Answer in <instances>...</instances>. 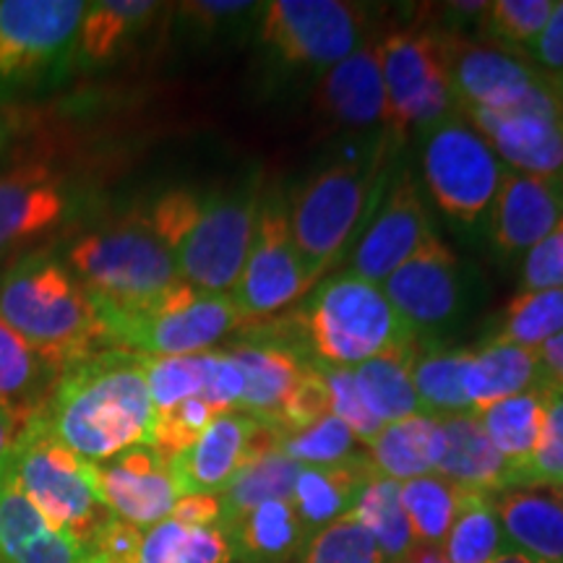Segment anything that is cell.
<instances>
[{
	"label": "cell",
	"instance_id": "obj_29",
	"mask_svg": "<svg viewBox=\"0 0 563 563\" xmlns=\"http://www.w3.org/2000/svg\"><path fill=\"white\" fill-rule=\"evenodd\" d=\"M162 9L152 0H95L87 3L76 34L70 68H100L125 53Z\"/></svg>",
	"mask_w": 563,
	"mask_h": 563
},
{
	"label": "cell",
	"instance_id": "obj_49",
	"mask_svg": "<svg viewBox=\"0 0 563 563\" xmlns=\"http://www.w3.org/2000/svg\"><path fill=\"white\" fill-rule=\"evenodd\" d=\"M321 365V363H319ZM323 376L329 384V399H332V415H336L344 426L355 433L361 443H368L373 435L382 431L378 422L363 405L361 391L355 386V371L352 368H332V365H321Z\"/></svg>",
	"mask_w": 563,
	"mask_h": 563
},
{
	"label": "cell",
	"instance_id": "obj_55",
	"mask_svg": "<svg viewBox=\"0 0 563 563\" xmlns=\"http://www.w3.org/2000/svg\"><path fill=\"white\" fill-rule=\"evenodd\" d=\"M170 519L194 527L222 525V501L220 496H209V493H191V496H180L173 506Z\"/></svg>",
	"mask_w": 563,
	"mask_h": 563
},
{
	"label": "cell",
	"instance_id": "obj_20",
	"mask_svg": "<svg viewBox=\"0 0 563 563\" xmlns=\"http://www.w3.org/2000/svg\"><path fill=\"white\" fill-rule=\"evenodd\" d=\"M74 214L68 183L47 165H21L0 175V258L42 241Z\"/></svg>",
	"mask_w": 563,
	"mask_h": 563
},
{
	"label": "cell",
	"instance_id": "obj_35",
	"mask_svg": "<svg viewBox=\"0 0 563 563\" xmlns=\"http://www.w3.org/2000/svg\"><path fill=\"white\" fill-rule=\"evenodd\" d=\"M298 473L300 464L290 460L282 449L256 456L220 493L222 525L235 522L264 501H290Z\"/></svg>",
	"mask_w": 563,
	"mask_h": 563
},
{
	"label": "cell",
	"instance_id": "obj_1",
	"mask_svg": "<svg viewBox=\"0 0 563 563\" xmlns=\"http://www.w3.org/2000/svg\"><path fill=\"white\" fill-rule=\"evenodd\" d=\"M37 412L55 439L87 462L152 446L157 418L141 355L125 350H104L70 365Z\"/></svg>",
	"mask_w": 563,
	"mask_h": 563
},
{
	"label": "cell",
	"instance_id": "obj_16",
	"mask_svg": "<svg viewBox=\"0 0 563 563\" xmlns=\"http://www.w3.org/2000/svg\"><path fill=\"white\" fill-rule=\"evenodd\" d=\"M382 290L410 332L422 340L449 327L462 308L460 258L433 232L407 262L384 279Z\"/></svg>",
	"mask_w": 563,
	"mask_h": 563
},
{
	"label": "cell",
	"instance_id": "obj_45",
	"mask_svg": "<svg viewBox=\"0 0 563 563\" xmlns=\"http://www.w3.org/2000/svg\"><path fill=\"white\" fill-rule=\"evenodd\" d=\"M543 397V431L538 449L522 473V485H543L561 488L563 485V384L545 382L540 386Z\"/></svg>",
	"mask_w": 563,
	"mask_h": 563
},
{
	"label": "cell",
	"instance_id": "obj_25",
	"mask_svg": "<svg viewBox=\"0 0 563 563\" xmlns=\"http://www.w3.org/2000/svg\"><path fill=\"white\" fill-rule=\"evenodd\" d=\"M506 548L538 563H563V509L543 485H519L490 496Z\"/></svg>",
	"mask_w": 563,
	"mask_h": 563
},
{
	"label": "cell",
	"instance_id": "obj_8",
	"mask_svg": "<svg viewBox=\"0 0 563 563\" xmlns=\"http://www.w3.org/2000/svg\"><path fill=\"white\" fill-rule=\"evenodd\" d=\"M5 464L42 517L84 545L112 517L91 488L87 460L63 446L40 412L26 418Z\"/></svg>",
	"mask_w": 563,
	"mask_h": 563
},
{
	"label": "cell",
	"instance_id": "obj_60",
	"mask_svg": "<svg viewBox=\"0 0 563 563\" xmlns=\"http://www.w3.org/2000/svg\"><path fill=\"white\" fill-rule=\"evenodd\" d=\"M548 84H551V91H553V100H555V108H559V115L563 121V74H548Z\"/></svg>",
	"mask_w": 563,
	"mask_h": 563
},
{
	"label": "cell",
	"instance_id": "obj_43",
	"mask_svg": "<svg viewBox=\"0 0 563 563\" xmlns=\"http://www.w3.org/2000/svg\"><path fill=\"white\" fill-rule=\"evenodd\" d=\"M209 355L211 350L180 357L141 355L154 412H165L175 405L186 402V399L201 397L209 373Z\"/></svg>",
	"mask_w": 563,
	"mask_h": 563
},
{
	"label": "cell",
	"instance_id": "obj_47",
	"mask_svg": "<svg viewBox=\"0 0 563 563\" xmlns=\"http://www.w3.org/2000/svg\"><path fill=\"white\" fill-rule=\"evenodd\" d=\"M555 11V0H496L488 3L483 16L488 19V32L496 40L525 47L538 40Z\"/></svg>",
	"mask_w": 563,
	"mask_h": 563
},
{
	"label": "cell",
	"instance_id": "obj_37",
	"mask_svg": "<svg viewBox=\"0 0 563 563\" xmlns=\"http://www.w3.org/2000/svg\"><path fill=\"white\" fill-rule=\"evenodd\" d=\"M467 350H439L433 344L418 347L412 363V386L418 394L420 412L431 418L475 412L462 386V371Z\"/></svg>",
	"mask_w": 563,
	"mask_h": 563
},
{
	"label": "cell",
	"instance_id": "obj_41",
	"mask_svg": "<svg viewBox=\"0 0 563 563\" xmlns=\"http://www.w3.org/2000/svg\"><path fill=\"white\" fill-rule=\"evenodd\" d=\"M460 496V485L433 473L402 483V506L410 519L415 543L443 545L452 530Z\"/></svg>",
	"mask_w": 563,
	"mask_h": 563
},
{
	"label": "cell",
	"instance_id": "obj_11",
	"mask_svg": "<svg viewBox=\"0 0 563 563\" xmlns=\"http://www.w3.org/2000/svg\"><path fill=\"white\" fill-rule=\"evenodd\" d=\"M384 125L394 139L431 131L454 108L439 32L405 30L382 37Z\"/></svg>",
	"mask_w": 563,
	"mask_h": 563
},
{
	"label": "cell",
	"instance_id": "obj_13",
	"mask_svg": "<svg viewBox=\"0 0 563 563\" xmlns=\"http://www.w3.org/2000/svg\"><path fill=\"white\" fill-rule=\"evenodd\" d=\"M262 40L298 66L332 68L363 45V9L342 0H272L262 11Z\"/></svg>",
	"mask_w": 563,
	"mask_h": 563
},
{
	"label": "cell",
	"instance_id": "obj_32",
	"mask_svg": "<svg viewBox=\"0 0 563 563\" xmlns=\"http://www.w3.org/2000/svg\"><path fill=\"white\" fill-rule=\"evenodd\" d=\"M475 415L493 446L498 449V454L517 470L519 485H522V473L534 456L540 431H543V397H540V389L501 399V402L485 407Z\"/></svg>",
	"mask_w": 563,
	"mask_h": 563
},
{
	"label": "cell",
	"instance_id": "obj_27",
	"mask_svg": "<svg viewBox=\"0 0 563 563\" xmlns=\"http://www.w3.org/2000/svg\"><path fill=\"white\" fill-rule=\"evenodd\" d=\"M543 384L538 350L506 342H483L477 350H467L462 386L475 412L517 394L540 389Z\"/></svg>",
	"mask_w": 563,
	"mask_h": 563
},
{
	"label": "cell",
	"instance_id": "obj_54",
	"mask_svg": "<svg viewBox=\"0 0 563 563\" xmlns=\"http://www.w3.org/2000/svg\"><path fill=\"white\" fill-rule=\"evenodd\" d=\"M530 58L543 74H563V0L555 3L551 21L530 45Z\"/></svg>",
	"mask_w": 563,
	"mask_h": 563
},
{
	"label": "cell",
	"instance_id": "obj_59",
	"mask_svg": "<svg viewBox=\"0 0 563 563\" xmlns=\"http://www.w3.org/2000/svg\"><path fill=\"white\" fill-rule=\"evenodd\" d=\"M13 133H16V129H13V118L3 108H0V154L11 146Z\"/></svg>",
	"mask_w": 563,
	"mask_h": 563
},
{
	"label": "cell",
	"instance_id": "obj_10",
	"mask_svg": "<svg viewBox=\"0 0 563 563\" xmlns=\"http://www.w3.org/2000/svg\"><path fill=\"white\" fill-rule=\"evenodd\" d=\"M504 175L498 154L462 118L446 115L428 131L422 178L435 207L460 228H477L490 214Z\"/></svg>",
	"mask_w": 563,
	"mask_h": 563
},
{
	"label": "cell",
	"instance_id": "obj_7",
	"mask_svg": "<svg viewBox=\"0 0 563 563\" xmlns=\"http://www.w3.org/2000/svg\"><path fill=\"white\" fill-rule=\"evenodd\" d=\"M376 159H382V154L371 162H332L287 199L295 245L313 287L340 262L376 201Z\"/></svg>",
	"mask_w": 563,
	"mask_h": 563
},
{
	"label": "cell",
	"instance_id": "obj_23",
	"mask_svg": "<svg viewBox=\"0 0 563 563\" xmlns=\"http://www.w3.org/2000/svg\"><path fill=\"white\" fill-rule=\"evenodd\" d=\"M0 563H89L87 545L55 530L0 464Z\"/></svg>",
	"mask_w": 563,
	"mask_h": 563
},
{
	"label": "cell",
	"instance_id": "obj_61",
	"mask_svg": "<svg viewBox=\"0 0 563 563\" xmlns=\"http://www.w3.org/2000/svg\"><path fill=\"white\" fill-rule=\"evenodd\" d=\"M488 563H538V561H532V559H527L525 553H517V551H509V548H506V551H501L496 555V559L493 561H488Z\"/></svg>",
	"mask_w": 563,
	"mask_h": 563
},
{
	"label": "cell",
	"instance_id": "obj_52",
	"mask_svg": "<svg viewBox=\"0 0 563 563\" xmlns=\"http://www.w3.org/2000/svg\"><path fill=\"white\" fill-rule=\"evenodd\" d=\"M144 530L110 517L87 543L89 563H136Z\"/></svg>",
	"mask_w": 563,
	"mask_h": 563
},
{
	"label": "cell",
	"instance_id": "obj_24",
	"mask_svg": "<svg viewBox=\"0 0 563 563\" xmlns=\"http://www.w3.org/2000/svg\"><path fill=\"white\" fill-rule=\"evenodd\" d=\"M316 95H319V110L334 123L350 125V129L384 123L382 37L365 40L350 58L329 68Z\"/></svg>",
	"mask_w": 563,
	"mask_h": 563
},
{
	"label": "cell",
	"instance_id": "obj_44",
	"mask_svg": "<svg viewBox=\"0 0 563 563\" xmlns=\"http://www.w3.org/2000/svg\"><path fill=\"white\" fill-rule=\"evenodd\" d=\"M295 563H386V559L373 534L352 514H344L313 532Z\"/></svg>",
	"mask_w": 563,
	"mask_h": 563
},
{
	"label": "cell",
	"instance_id": "obj_62",
	"mask_svg": "<svg viewBox=\"0 0 563 563\" xmlns=\"http://www.w3.org/2000/svg\"><path fill=\"white\" fill-rule=\"evenodd\" d=\"M548 490H551V496L555 498V501H559V506L563 509V485H561V488H548Z\"/></svg>",
	"mask_w": 563,
	"mask_h": 563
},
{
	"label": "cell",
	"instance_id": "obj_46",
	"mask_svg": "<svg viewBox=\"0 0 563 563\" xmlns=\"http://www.w3.org/2000/svg\"><path fill=\"white\" fill-rule=\"evenodd\" d=\"M217 415L201 397L186 399V402L170 407V410L157 412L152 431V449L162 460H175L194 446L196 441L207 433Z\"/></svg>",
	"mask_w": 563,
	"mask_h": 563
},
{
	"label": "cell",
	"instance_id": "obj_9",
	"mask_svg": "<svg viewBox=\"0 0 563 563\" xmlns=\"http://www.w3.org/2000/svg\"><path fill=\"white\" fill-rule=\"evenodd\" d=\"M84 11L87 0H0V102L68 74Z\"/></svg>",
	"mask_w": 563,
	"mask_h": 563
},
{
	"label": "cell",
	"instance_id": "obj_26",
	"mask_svg": "<svg viewBox=\"0 0 563 563\" xmlns=\"http://www.w3.org/2000/svg\"><path fill=\"white\" fill-rule=\"evenodd\" d=\"M228 352L241 365L245 382L238 412L269 422V426L277 422L282 405H285L292 386L298 384L302 371L316 363L311 357L300 355V352H295L292 347H287V344L277 340H245L238 342Z\"/></svg>",
	"mask_w": 563,
	"mask_h": 563
},
{
	"label": "cell",
	"instance_id": "obj_6",
	"mask_svg": "<svg viewBox=\"0 0 563 563\" xmlns=\"http://www.w3.org/2000/svg\"><path fill=\"white\" fill-rule=\"evenodd\" d=\"M97 311L112 350L150 357L199 355L249 323L230 292H201L183 279L136 313Z\"/></svg>",
	"mask_w": 563,
	"mask_h": 563
},
{
	"label": "cell",
	"instance_id": "obj_33",
	"mask_svg": "<svg viewBox=\"0 0 563 563\" xmlns=\"http://www.w3.org/2000/svg\"><path fill=\"white\" fill-rule=\"evenodd\" d=\"M433 431L435 418L431 415H412V418L389 422L365 443V456L378 475L397 483L431 475Z\"/></svg>",
	"mask_w": 563,
	"mask_h": 563
},
{
	"label": "cell",
	"instance_id": "obj_39",
	"mask_svg": "<svg viewBox=\"0 0 563 563\" xmlns=\"http://www.w3.org/2000/svg\"><path fill=\"white\" fill-rule=\"evenodd\" d=\"M53 382L55 373L42 363L32 344L0 319V402L24 412H37L42 391Z\"/></svg>",
	"mask_w": 563,
	"mask_h": 563
},
{
	"label": "cell",
	"instance_id": "obj_48",
	"mask_svg": "<svg viewBox=\"0 0 563 563\" xmlns=\"http://www.w3.org/2000/svg\"><path fill=\"white\" fill-rule=\"evenodd\" d=\"M329 412H332V399H329L327 376H323V368L319 363H311L302 371V376L298 378V384L292 386V391L287 394L274 428H277L279 433L298 431V428L311 426V422Z\"/></svg>",
	"mask_w": 563,
	"mask_h": 563
},
{
	"label": "cell",
	"instance_id": "obj_21",
	"mask_svg": "<svg viewBox=\"0 0 563 563\" xmlns=\"http://www.w3.org/2000/svg\"><path fill=\"white\" fill-rule=\"evenodd\" d=\"M563 217V175L506 170L490 207V241L501 256L538 245Z\"/></svg>",
	"mask_w": 563,
	"mask_h": 563
},
{
	"label": "cell",
	"instance_id": "obj_51",
	"mask_svg": "<svg viewBox=\"0 0 563 563\" xmlns=\"http://www.w3.org/2000/svg\"><path fill=\"white\" fill-rule=\"evenodd\" d=\"M243 371L235 363V357L228 350H211L209 355V373L207 384H203L201 399L217 415L238 412V405L243 399Z\"/></svg>",
	"mask_w": 563,
	"mask_h": 563
},
{
	"label": "cell",
	"instance_id": "obj_42",
	"mask_svg": "<svg viewBox=\"0 0 563 563\" xmlns=\"http://www.w3.org/2000/svg\"><path fill=\"white\" fill-rule=\"evenodd\" d=\"M361 441L350 431L336 415H323L311 426L298 428V431L279 433V449L290 460L302 467H327V464L347 462L352 456L363 454L357 452Z\"/></svg>",
	"mask_w": 563,
	"mask_h": 563
},
{
	"label": "cell",
	"instance_id": "obj_31",
	"mask_svg": "<svg viewBox=\"0 0 563 563\" xmlns=\"http://www.w3.org/2000/svg\"><path fill=\"white\" fill-rule=\"evenodd\" d=\"M418 347L420 340L397 344L352 368L363 405L382 426L422 415L412 386V363Z\"/></svg>",
	"mask_w": 563,
	"mask_h": 563
},
{
	"label": "cell",
	"instance_id": "obj_53",
	"mask_svg": "<svg viewBox=\"0 0 563 563\" xmlns=\"http://www.w3.org/2000/svg\"><path fill=\"white\" fill-rule=\"evenodd\" d=\"M262 9L264 3H245V0L243 3L241 0H196V3H180L178 13L191 24V30L217 32Z\"/></svg>",
	"mask_w": 563,
	"mask_h": 563
},
{
	"label": "cell",
	"instance_id": "obj_56",
	"mask_svg": "<svg viewBox=\"0 0 563 563\" xmlns=\"http://www.w3.org/2000/svg\"><path fill=\"white\" fill-rule=\"evenodd\" d=\"M30 415L32 412H24L19 410V407L0 402V464L9 460L13 443H16L21 428H24V422Z\"/></svg>",
	"mask_w": 563,
	"mask_h": 563
},
{
	"label": "cell",
	"instance_id": "obj_18",
	"mask_svg": "<svg viewBox=\"0 0 563 563\" xmlns=\"http://www.w3.org/2000/svg\"><path fill=\"white\" fill-rule=\"evenodd\" d=\"M91 488L112 517L141 530L170 519L180 498L170 475V464L152 446H133L112 460L87 462Z\"/></svg>",
	"mask_w": 563,
	"mask_h": 563
},
{
	"label": "cell",
	"instance_id": "obj_19",
	"mask_svg": "<svg viewBox=\"0 0 563 563\" xmlns=\"http://www.w3.org/2000/svg\"><path fill=\"white\" fill-rule=\"evenodd\" d=\"M433 232L418 183L410 173H402L352 251L347 272L382 287L384 279L397 272Z\"/></svg>",
	"mask_w": 563,
	"mask_h": 563
},
{
	"label": "cell",
	"instance_id": "obj_36",
	"mask_svg": "<svg viewBox=\"0 0 563 563\" xmlns=\"http://www.w3.org/2000/svg\"><path fill=\"white\" fill-rule=\"evenodd\" d=\"M230 538L222 525L194 527L165 519L144 530L136 563H232Z\"/></svg>",
	"mask_w": 563,
	"mask_h": 563
},
{
	"label": "cell",
	"instance_id": "obj_4",
	"mask_svg": "<svg viewBox=\"0 0 563 563\" xmlns=\"http://www.w3.org/2000/svg\"><path fill=\"white\" fill-rule=\"evenodd\" d=\"M295 321L308 355L332 368H357L397 344L418 340L382 287L350 272L319 282Z\"/></svg>",
	"mask_w": 563,
	"mask_h": 563
},
{
	"label": "cell",
	"instance_id": "obj_12",
	"mask_svg": "<svg viewBox=\"0 0 563 563\" xmlns=\"http://www.w3.org/2000/svg\"><path fill=\"white\" fill-rule=\"evenodd\" d=\"M311 290L313 285L290 230V203L282 191H269L258 203L251 251L241 277L230 290L232 300L245 321L258 323Z\"/></svg>",
	"mask_w": 563,
	"mask_h": 563
},
{
	"label": "cell",
	"instance_id": "obj_50",
	"mask_svg": "<svg viewBox=\"0 0 563 563\" xmlns=\"http://www.w3.org/2000/svg\"><path fill=\"white\" fill-rule=\"evenodd\" d=\"M563 287V217L538 245L527 251L519 292L559 290Z\"/></svg>",
	"mask_w": 563,
	"mask_h": 563
},
{
	"label": "cell",
	"instance_id": "obj_34",
	"mask_svg": "<svg viewBox=\"0 0 563 563\" xmlns=\"http://www.w3.org/2000/svg\"><path fill=\"white\" fill-rule=\"evenodd\" d=\"M352 517L373 534L386 563H397L415 548V534L402 506V483L371 475L350 509Z\"/></svg>",
	"mask_w": 563,
	"mask_h": 563
},
{
	"label": "cell",
	"instance_id": "obj_30",
	"mask_svg": "<svg viewBox=\"0 0 563 563\" xmlns=\"http://www.w3.org/2000/svg\"><path fill=\"white\" fill-rule=\"evenodd\" d=\"M371 475H376V470L365 452L347 462L327 464V467H302L300 464L290 501L313 534L350 514L357 493Z\"/></svg>",
	"mask_w": 563,
	"mask_h": 563
},
{
	"label": "cell",
	"instance_id": "obj_57",
	"mask_svg": "<svg viewBox=\"0 0 563 563\" xmlns=\"http://www.w3.org/2000/svg\"><path fill=\"white\" fill-rule=\"evenodd\" d=\"M545 382L563 384V332L538 347Z\"/></svg>",
	"mask_w": 563,
	"mask_h": 563
},
{
	"label": "cell",
	"instance_id": "obj_17",
	"mask_svg": "<svg viewBox=\"0 0 563 563\" xmlns=\"http://www.w3.org/2000/svg\"><path fill=\"white\" fill-rule=\"evenodd\" d=\"M272 449H279L277 428L251 415L228 412L211 422L207 433L188 452L167 464H170V475L180 496H191V493L220 496L245 464Z\"/></svg>",
	"mask_w": 563,
	"mask_h": 563
},
{
	"label": "cell",
	"instance_id": "obj_5",
	"mask_svg": "<svg viewBox=\"0 0 563 563\" xmlns=\"http://www.w3.org/2000/svg\"><path fill=\"white\" fill-rule=\"evenodd\" d=\"M63 264L110 313H136L180 282L173 253L144 220L84 232L66 245Z\"/></svg>",
	"mask_w": 563,
	"mask_h": 563
},
{
	"label": "cell",
	"instance_id": "obj_15",
	"mask_svg": "<svg viewBox=\"0 0 563 563\" xmlns=\"http://www.w3.org/2000/svg\"><path fill=\"white\" fill-rule=\"evenodd\" d=\"M439 42L456 110H509L545 81L543 70L522 53L475 45L441 32Z\"/></svg>",
	"mask_w": 563,
	"mask_h": 563
},
{
	"label": "cell",
	"instance_id": "obj_3",
	"mask_svg": "<svg viewBox=\"0 0 563 563\" xmlns=\"http://www.w3.org/2000/svg\"><path fill=\"white\" fill-rule=\"evenodd\" d=\"M0 319L19 332L55 378L74 363L112 350L97 302L47 251H32L0 274Z\"/></svg>",
	"mask_w": 563,
	"mask_h": 563
},
{
	"label": "cell",
	"instance_id": "obj_14",
	"mask_svg": "<svg viewBox=\"0 0 563 563\" xmlns=\"http://www.w3.org/2000/svg\"><path fill=\"white\" fill-rule=\"evenodd\" d=\"M464 121L488 141L504 165L530 175H563V121L555 108L551 84L509 110H460Z\"/></svg>",
	"mask_w": 563,
	"mask_h": 563
},
{
	"label": "cell",
	"instance_id": "obj_38",
	"mask_svg": "<svg viewBox=\"0 0 563 563\" xmlns=\"http://www.w3.org/2000/svg\"><path fill=\"white\" fill-rule=\"evenodd\" d=\"M501 551H506V540L490 496L462 490L452 530L443 540L449 563H488Z\"/></svg>",
	"mask_w": 563,
	"mask_h": 563
},
{
	"label": "cell",
	"instance_id": "obj_2",
	"mask_svg": "<svg viewBox=\"0 0 563 563\" xmlns=\"http://www.w3.org/2000/svg\"><path fill=\"white\" fill-rule=\"evenodd\" d=\"M262 203V178L199 194L175 188L152 203L146 224L167 251L183 282L201 292H230L249 258Z\"/></svg>",
	"mask_w": 563,
	"mask_h": 563
},
{
	"label": "cell",
	"instance_id": "obj_28",
	"mask_svg": "<svg viewBox=\"0 0 563 563\" xmlns=\"http://www.w3.org/2000/svg\"><path fill=\"white\" fill-rule=\"evenodd\" d=\"M222 527L241 563H295L311 538L292 501H264Z\"/></svg>",
	"mask_w": 563,
	"mask_h": 563
},
{
	"label": "cell",
	"instance_id": "obj_40",
	"mask_svg": "<svg viewBox=\"0 0 563 563\" xmlns=\"http://www.w3.org/2000/svg\"><path fill=\"white\" fill-rule=\"evenodd\" d=\"M563 332V287L559 290L519 292L501 316L488 342L519 344L538 350Z\"/></svg>",
	"mask_w": 563,
	"mask_h": 563
},
{
	"label": "cell",
	"instance_id": "obj_58",
	"mask_svg": "<svg viewBox=\"0 0 563 563\" xmlns=\"http://www.w3.org/2000/svg\"><path fill=\"white\" fill-rule=\"evenodd\" d=\"M397 563H449L446 553H443V545H433V543H415V548L405 559H399Z\"/></svg>",
	"mask_w": 563,
	"mask_h": 563
},
{
	"label": "cell",
	"instance_id": "obj_22",
	"mask_svg": "<svg viewBox=\"0 0 563 563\" xmlns=\"http://www.w3.org/2000/svg\"><path fill=\"white\" fill-rule=\"evenodd\" d=\"M431 464L433 475L446 477L462 490L493 496L506 488H519L517 470L498 454L475 412L435 418Z\"/></svg>",
	"mask_w": 563,
	"mask_h": 563
}]
</instances>
